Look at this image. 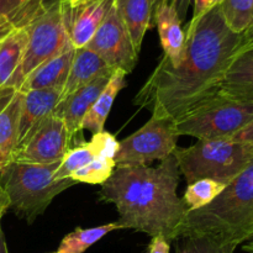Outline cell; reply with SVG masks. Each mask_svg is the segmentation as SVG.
<instances>
[{
    "label": "cell",
    "mask_w": 253,
    "mask_h": 253,
    "mask_svg": "<svg viewBox=\"0 0 253 253\" xmlns=\"http://www.w3.org/2000/svg\"><path fill=\"white\" fill-rule=\"evenodd\" d=\"M0 253H9L7 251V246H6V241H5V236L2 230H0Z\"/></svg>",
    "instance_id": "cell-37"
},
{
    "label": "cell",
    "mask_w": 253,
    "mask_h": 253,
    "mask_svg": "<svg viewBox=\"0 0 253 253\" xmlns=\"http://www.w3.org/2000/svg\"><path fill=\"white\" fill-rule=\"evenodd\" d=\"M148 1H150V5H151V19H153V15H155L157 7L160 6L162 2L167 1V0H148ZM151 25H152V20H151Z\"/></svg>",
    "instance_id": "cell-34"
},
{
    "label": "cell",
    "mask_w": 253,
    "mask_h": 253,
    "mask_svg": "<svg viewBox=\"0 0 253 253\" xmlns=\"http://www.w3.org/2000/svg\"><path fill=\"white\" fill-rule=\"evenodd\" d=\"M1 209H9V202H7L6 195H5L4 190H2L1 185H0V210Z\"/></svg>",
    "instance_id": "cell-35"
},
{
    "label": "cell",
    "mask_w": 253,
    "mask_h": 253,
    "mask_svg": "<svg viewBox=\"0 0 253 253\" xmlns=\"http://www.w3.org/2000/svg\"><path fill=\"white\" fill-rule=\"evenodd\" d=\"M245 41H247V42H252L253 41V30L251 32H249L247 35H245Z\"/></svg>",
    "instance_id": "cell-38"
},
{
    "label": "cell",
    "mask_w": 253,
    "mask_h": 253,
    "mask_svg": "<svg viewBox=\"0 0 253 253\" xmlns=\"http://www.w3.org/2000/svg\"><path fill=\"white\" fill-rule=\"evenodd\" d=\"M74 51L76 48L69 44L61 53L37 67L25 79L20 90H46V89L63 90L71 71Z\"/></svg>",
    "instance_id": "cell-16"
},
{
    "label": "cell",
    "mask_w": 253,
    "mask_h": 253,
    "mask_svg": "<svg viewBox=\"0 0 253 253\" xmlns=\"http://www.w3.org/2000/svg\"><path fill=\"white\" fill-rule=\"evenodd\" d=\"M174 7L167 1L162 2L156 10L152 19V26L156 25L160 34L161 44L166 58L175 66L180 62L185 47V32Z\"/></svg>",
    "instance_id": "cell-17"
},
{
    "label": "cell",
    "mask_w": 253,
    "mask_h": 253,
    "mask_svg": "<svg viewBox=\"0 0 253 253\" xmlns=\"http://www.w3.org/2000/svg\"><path fill=\"white\" fill-rule=\"evenodd\" d=\"M94 158H103V160H114L119 151V141L113 133L108 131L94 133L91 140L89 141Z\"/></svg>",
    "instance_id": "cell-29"
},
{
    "label": "cell",
    "mask_w": 253,
    "mask_h": 253,
    "mask_svg": "<svg viewBox=\"0 0 253 253\" xmlns=\"http://www.w3.org/2000/svg\"><path fill=\"white\" fill-rule=\"evenodd\" d=\"M63 26L76 49L86 46L100 27L115 0H59Z\"/></svg>",
    "instance_id": "cell-11"
},
{
    "label": "cell",
    "mask_w": 253,
    "mask_h": 253,
    "mask_svg": "<svg viewBox=\"0 0 253 253\" xmlns=\"http://www.w3.org/2000/svg\"><path fill=\"white\" fill-rule=\"evenodd\" d=\"M113 73L114 72H109V73L98 77L91 83L82 86L81 89L74 91L73 94L62 99L58 105H57L53 114L63 120L64 125H66L67 130L69 132V136H71L72 147L79 145V143L85 142L83 138H81L82 131H83L82 123H83L84 118L88 114L89 109L91 108L94 101L99 96V94L105 88Z\"/></svg>",
    "instance_id": "cell-12"
},
{
    "label": "cell",
    "mask_w": 253,
    "mask_h": 253,
    "mask_svg": "<svg viewBox=\"0 0 253 253\" xmlns=\"http://www.w3.org/2000/svg\"><path fill=\"white\" fill-rule=\"evenodd\" d=\"M179 166L170 155L158 167H116L101 184L100 199L116 207L123 229L163 237L169 244L182 234L187 207L177 194Z\"/></svg>",
    "instance_id": "cell-2"
},
{
    "label": "cell",
    "mask_w": 253,
    "mask_h": 253,
    "mask_svg": "<svg viewBox=\"0 0 253 253\" xmlns=\"http://www.w3.org/2000/svg\"><path fill=\"white\" fill-rule=\"evenodd\" d=\"M5 212H6V210L5 209L0 210V230H1V219H2V216H4Z\"/></svg>",
    "instance_id": "cell-39"
},
{
    "label": "cell",
    "mask_w": 253,
    "mask_h": 253,
    "mask_svg": "<svg viewBox=\"0 0 253 253\" xmlns=\"http://www.w3.org/2000/svg\"><path fill=\"white\" fill-rule=\"evenodd\" d=\"M253 121V100L217 91L174 123L178 136L198 140L231 138Z\"/></svg>",
    "instance_id": "cell-6"
},
{
    "label": "cell",
    "mask_w": 253,
    "mask_h": 253,
    "mask_svg": "<svg viewBox=\"0 0 253 253\" xmlns=\"http://www.w3.org/2000/svg\"><path fill=\"white\" fill-rule=\"evenodd\" d=\"M49 253H58V252H57V251H56V252H49Z\"/></svg>",
    "instance_id": "cell-40"
},
{
    "label": "cell",
    "mask_w": 253,
    "mask_h": 253,
    "mask_svg": "<svg viewBox=\"0 0 253 253\" xmlns=\"http://www.w3.org/2000/svg\"><path fill=\"white\" fill-rule=\"evenodd\" d=\"M21 93L22 100L21 110H20L19 136H17V146L15 153L26 145L27 141L35 135V132L46 121V119L54 113L57 105L62 100V90L59 89L26 90Z\"/></svg>",
    "instance_id": "cell-13"
},
{
    "label": "cell",
    "mask_w": 253,
    "mask_h": 253,
    "mask_svg": "<svg viewBox=\"0 0 253 253\" xmlns=\"http://www.w3.org/2000/svg\"><path fill=\"white\" fill-rule=\"evenodd\" d=\"M26 27L29 36L24 58L7 86L16 90H20L31 72L71 44L63 26L59 0H52Z\"/></svg>",
    "instance_id": "cell-7"
},
{
    "label": "cell",
    "mask_w": 253,
    "mask_h": 253,
    "mask_svg": "<svg viewBox=\"0 0 253 253\" xmlns=\"http://www.w3.org/2000/svg\"><path fill=\"white\" fill-rule=\"evenodd\" d=\"M123 229L119 221L110 222V224L101 225V226L91 227V229H82L77 227L74 231L69 232L68 235L63 237V240L59 244L58 253H84L89 247L103 239L110 232L115 230Z\"/></svg>",
    "instance_id": "cell-23"
},
{
    "label": "cell",
    "mask_w": 253,
    "mask_h": 253,
    "mask_svg": "<svg viewBox=\"0 0 253 253\" xmlns=\"http://www.w3.org/2000/svg\"><path fill=\"white\" fill-rule=\"evenodd\" d=\"M178 137L174 121L151 116L140 130L119 142L116 167H138L155 161L162 162L178 148Z\"/></svg>",
    "instance_id": "cell-8"
},
{
    "label": "cell",
    "mask_w": 253,
    "mask_h": 253,
    "mask_svg": "<svg viewBox=\"0 0 253 253\" xmlns=\"http://www.w3.org/2000/svg\"><path fill=\"white\" fill-rule=\"evenodd\" d=\"M72 147V140L63 120L52 114L40 126L26 145L17 151L12 162L52 165L63 160Z\"/></svg>",
    "instance_id": "cell-10"
},
{
    "label": "cell",
    "mask_w": 253,
    "mask_h": 253,
    "mask_svg": "<svg viewBox=\"0 0 253 253\" xmlns=\"http://www.w3.org/2000/svg\"><path fill=\"white\" fill-rule=\"evenodd\" d=\"M220 10L230 30L247 35L253 30V0H222Z\"/></svg>",
    "instance_id": "cell-24"
},
{
    "label": "cell",
    "mask_w": 253,
    "mask_h": 253,
    "mask_svg": "<svg viewBox=\"0 0 253 253\" xmlns=\"http://www.w3.org/2000/svg\"><path fill=\"white\" fill-rule=\"evenodd\" d=\"M109 72H114V69L109 67L95 52L86 47L76 49L66 85L62 90V99L67 98L82 86L91 83L98 77Z\"/></svg>",
    "instance_id": "cell-18"
},
{
    "label": "cell",
    "mask_w": 253,
    "mask_h": 253,
    "mask_svg": "<svg viewBox=\"0 0 253 253\" xmlns=\"http://www.w3.org/2000/svg\"><path fill=\"white\" fill-rule=\"evenodd\" d=\"M93 160L94 155L91 152L90 146H89V143L86 141L83 143H79L77 146H73V147H71L67 151L63 160L59 163L58 168L54 172V179H69L76 170H78L79 168L88 165Z\"/></svg>",
    "instance_id": "cell-26"
},
{
    "label": "cell",
    "mask_w": 253,
    "mask_h": 253,
    "mask_svg": "<svg viewBox=\"0 0 253 253\" xmlns=\"http://www.w3.org/2000/svg\"><path fill=\"white\" fill-rule=\"evenodd\" d=\"M221 1L222 0H193L192 2L194 7H193V16L190 21H195V20L204 16L205 14L219 6Z\"/></svg>",
    "instance_id": "cell-30"
},
{
    "label": "cell",
    "mask_w": 253,
    "mask_h": 253,
    "mask_svg": "<svg viewBox=\"0 0 253 253\" xmlns=\"http://www.w3.org/2000/svg\"><path fill=\"white\" fill-rule=\"evenodd\" d=\"M234 140L236 141H245V142H252L253 143V121L249 124L245 128H242L239 133L234 136Z\"/></svg>",
    "instance_id": "cell-33"
},
{
    "label": "cell",
    "mask_w": 253,
    "mask_h": 253,
    "mask_svg": "<svg viewBox=\"0 0 253 253\" xmlns=\"http://www.w3.org/2000/svg\"><path fill=\"white\" fill-rule=\"evenodd\" d=\"M27 36V27H20L0 37V90L9 86L21 64Z\"/></svg>",
    "instance_id": "cell-20"
},
{
    "label": "cell",
    "mask_w": 253,
    "mask_h": 253,
    "mask_svg": "<svg viewBox=\"0 0 253 253\" xmlns=\"http://www.w3.org/2000/svg\"><path fill=\"white\" fill-rule=\"evenodd\" d=\"M52 0H0V37L29 26Z\"/></svg>",
    "instance_id": "cell-21"
},
{
    "label": "cell",
    "mask_w": 253,
    "mask_h": 253,
    "mask_svg": "<svg viewBox=\"0 0 253 253\" xmlns=\"http://www.w3.org/2000/svg\"><path fill=\"white\" fill-rule=\"evenodd\" d=\"M126 74L127 73L123 69L114 71L113 76L110 77L105 88L101 90V93L99 94V96L84 118L83 123H82L83 130L90 131L93 135L105 130L104 126H105L106 119H108L111 108H113L114 101H115L116 96L120 93L121 89L125 86Z\"/></svg>",
    "instance_id": "cell-19"
},
{
    "label": "cell",
    "mask_w": 253,
    "mask_h": 253,
    "mask_svg": "<svg viewBox=\"0 0 253 253\" xmlns=\"http://www.w3.org/2000/svg\"><path fill=\"white\" fill-rule=\"evenodd\" d=\"M173 155L188 184L208 178L227 185L253 165V143L234 138L199 140Z\"/></svg>",
    "instance_id": "cell-5"
},
{
    "label": "cell",
    "mask_w": 253,
    "mask_h": 253,
    "mask_svg": "<svg viewBox=\"0 0 253 253\" xmlns=\"http://www.w3.org/2000/svg\"><path fill=\"white\" fill-rule=\"evenodd\" d=\"M219 93L253 100V41L242 44L227 67Z\"/></svg>",
    "instance_id": "cell-15"
},
{
    "label": "cell",
    "mask_w": 253,
    "mask_h": 253,
    "mask_svg": "<svg viewBox=\"0 0 253 253\" xmlns=\"http://www.w3.org/2000/svg\"><path fill=\"white\" fill-rule=\"evenodd\" d=\"M22 93L14 88L0 90V173L12 162L19 136Z\"/></svg>",
    "instance_id": "cell-14"
},
{
    "label": "cell",
    "mask_w": 253,
    "mask_h": 253,
    "mask_svg": "<svg viewBox=\"0 0 253 253\" xmlns=\"http://www.w3.org/2000/svg\"><path fill=\"white\" fill-rule=\"evenodd\" d=\"M59 163H10L0 173V185L9 202V209L25 221L32 224L46 211L57 195L77 184L72 178L54 179V172Z\"/></svg>",
    "instance_id": "cell-4"
},
{
    "label": "cell",
    "mask_w": 253,
    "mask_h": 253,
    "mask_svg": "<svg viewBox=\"0 0 253 253\" xmlns=\"http://www.w3.org/2000/svg\"><path fill=\"white\" fill-rule=\"evenodd\" d=\"M170 244L163 237H152L148 253H169Z\"/></svg>",
    "instance_id": "cell-32"
},
{
    "label": "cell",
    "mask_w": 253,
    "mask_h": 253,
    "mask_svg": "<svg viewBox=\"0 0 253 253\" xmlns=\"http://www.w3.org/2000/svg\"><path fill=\"white\" fill-rule=\"evenodd\" d=\"M116 168L114 160H103L94 158L93 161L79 168L72 174V179L77 183H86V184H103L111 177Z\"/></svg>",
    "instance_id": "cell-27"
},
{
    "label": "cell",
    "mask_w": 253,
    "mask_h": 253,
    "mask_svg": "<svg viewBox=\"0 0 253 253\" xmlns=\"http://www.w3.org/2000/svg\"><path fill=\"white\" fill-rule=\"evenodd\" d=\"M252 235L253 165L230 182L209 205L187 210L180 236H205L237 249Z\"/></svg>",
    "instance_id": "cell-3"
},
{
    "label": "cell",
    "mask_w": 253,
    "mask_h": 253,
    "mask_svg": "<svg viewBox=\"0 0 253 253\" xmlns=\"http://www.w3.org/2000/svg\"><path fill=\"white\" fill-rule=\"evenodd\" d=\"M225 187L226 185L222 183L208 178L188 184L183 197L187 210H198L209 205L225 189Z\"/></svg>",
    "instance_id": "cell-25"
},
{
    "label": "cell",
    "mask_w": 253,
    "mask_h": 253,
    "mask_svg": "<svg viewBox=\"0 0 253 253\" xmlns=\"http://www.w3.org/2000/svg\"><path fill=\"white\" fill-rule=\"evenodd\" d=\"M115 6L130 32L136 51L140 52L143 37L151 25V5L148 0H115Z\"/></svg>",
    "instance_id": "cell-22"
},
{
    "label": "cell",
    "mask_w": 253,
    "mask_h": 253,
    "mask_svg": "<svg viewBox=\"0 0 253 253\" xmlns=\"http://www.w3.org/2000/svg\"><path fill=\"white\" fill-rule=\"evenodd\" d=\"M192 1L193 0H167L168 4L174 7L182 22H184L185 19H187L188 10H189Z\"/></svg>",
    "instance_id": "cell-31"
},
{
    "label": "cell",
    "mask_w": 253,
    "mask_h": 253,
    "mask_svg": "<svg viewBox=\"0 0 253 253\" xmlns=\"http://www.w3.org/2000/svg\"><path fill=\"white\" fill-rule=\"evenodd\" d=\"M85 47L99 54L114 71L123 69L127 74L135 68L138 58L130 32L115 5Z\"/></svg>",
    "instance_id": "cell-9"
},
{
    "label": "cell",
    "mask_w": 253,
    "mask_h": 253,
    "mask_svg": "<svg viewBox=\"0 0 253 253\" xmlns=\"http://www.w3.org/2000/svg\"><path fill=\"white\" fill-rule=\"evenodd\" d=\"M235 250L205 236H180L175 240V253H234Z\"/></svg>",
    "instance_id": "cell-28"
},
{
    "label": "cell",
    "mask_w": 253,
    "mask_h": 253,
    "mask_svg": "<svg viewBox=\"0 0 253 253\" xmlns=\"http://www.w3.org/2000/svg\"><path fill=\"white\" fill-rule=\"evenodd\" d=\"M184 32L185 47L179 63L173 66L162 57L133 100L152 116L174 123L217 93L227 67L245 43V35L226 25L220 5L189 21Z\"/></svg>",
    "instance_id": "cell-1"
},
{
    "label": "cell",
    "mask_w": 253,
    "mask_h": 253,
    "mask_svg": "<svg viewBox=\"0 0 253 253\" xmlns=\"http://www.w3.org/2000/svg\"><path fill=\"white\" fill-rule=\"evenodd\" d=\"M242 250L247 253H253V235L246 242L242 244Z\"/></svg>",
    "instance_id": "cell-36"
}]
</instances>
